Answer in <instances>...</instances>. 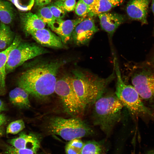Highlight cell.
<instances>
[{"label":"cell","instance_id":"6da1fadb","mask_svg":"<svg viewBox=\"0 0 154 154\" xmlns=\"http://www.w3.org/2000/svg\"><path fill=\"white\" fill-rule=\"evenodd\" d=\"M64 63L62 60L37 63L21 73L18 86L36 98L48 97L54 92L57 73Z\"/></svg>","mask_w":154,"mask_h":154},{"label":"cell","instance_id":"7a4b0ae2","mask_svg":"<svg viewBox=\"0 0 154 154\" xmlns=\"http://www.w3.org/2000/svg\"><path fill=\"white\" fill-rule=\"evenodd\" d=\"M106 78H101L87 70H80L73 71L71 76L73 88L86 108L92 106L106 91L110 84L116 77L114 69Z\"/></svg>","mask_w":154,"mask_h":154},{"label":"cell","instance_id":"3957f363","mask_svg":"<svg viewBox=\"0 0 154 154\" xmlns=\"http://www.w3.org/2000/svg\"><path fill=\"white\" fill-rule=\"evenodd\" d=\"M91 114L93 124L109 134L122 117L124 107L115 93L106 92L94 103Z\"/></svg>","mask_w":154,"mask_h":154},{"label":"cell","instance_id":"277c9868","mask_svg":"<svg viewBox=\"0 0 154 154\" xmlns=\"http://www.w3.org/2000/svg\"><path fill=\"white\" fill-rule=\"evenodd\" d=\"M113 63L117 80L114 92L116 96L134 117L140 118L147 123L151 121L154 122V112L144 103L133 86L124 82L117 59L115 55Z\"/></svg>","mask_w":154,"mask_h":154},{"label":"cell","instance_id":"5b68a950","mask_svg":"<svg viewBox=\"0 0 154 154\" xmlns=\"http://www.w3.org/2000/svg\"><path fill=\"white\" fill-rule=\"evenodd\" d=\"M131 71L132 85L145 105L154 112V64L145 60L135 64Z\"/></svg>","mask_w":154,"mask_h":154},{"label":"cell","instance_id":"8992f818","mask_svg":"<svg viewBox=\"0 0 154 154\" xmlns=\"http://www.w3.org/2000/svg\"><path fill=\"white\" fill-rule=\"evenodd\" d=\"M48 128L51 133L70 141L87 136L94 133L89 125L78 118L66 119L54 117L50 119Z\"/></svg>","mask_w":154,"mask_h":154},{"label":"cell","instance_id":"52a82bcc","mask_svg":"<svg viewBox=\"0 0 154 154\" xmlns=\"http://www.w3.org/2000/svg\"><path fill=\"white\" fill-rule=\"evenodd\" d=\"M54 92L60 99L65 111L73 116L82 114L86 108L75 93L71 76H65L57 80Z\"/></svg>","mask_w":154,"mask_h":154},{"label":"cell","instance_id":"ba28073f","mask_svg":"<svg viewBox=\"0 0 154 154\" xmlns=\"http://www.w3.org/2000/svg\"><path fill=\"white\" fill-rule=\"evenodd\" d=\"M48 52L47 50L39 44L21 42L9 54L6 66L7 74L27 61Z\"/></svg>","mask_w":154,"mask_h":154},{"label":"cell","instance_id":"9c48e42d","mask_svg":"<svg viewBox=\"0 0 154 154\" xmlns=\"http://www.w3.org/2000/svg\"><path fill=\"white\" fill-rule=\"evenodd\" d=\"M98 30L92 17H88L84 19L76 26L71 37L76 45H87Z\"/></svg>","mask_w":154,"mask_h":154},{"label":"cell","instance_id":"30bf717a","mask_svg":"<svg viewBox=\"0 0 154 154\" xmlns=\"http://www.w3.org/2000/svg\"><path fill=\"white\" fill-rule=\"evenodd\" d=\"M84 18L81 17L66 20L56 19L50 27L60 38L63 43L66 44L70 40L76 26Z\"/></svg>","mask_w":154,"mask_h":154},{"label":"cell","instance_id":"8fae6325","mask_svg":"<svg viewBox=\"0 0 154 154\" xmlns=\"http://www.w3.org/2000/svg\"><path fill=\"white\" fill-rule=\"evenodd\" d=\"M151 0H130L126 7V12L129 17L140 22L142 25L147 24V17Z\"/></svg>","mask_w":154,"mask_h":154},{"label":"cell","instance_id":"7c38bea8","mask_svg":"<svg viewBox=\"0 0 154 154\" xmlns=\"http://www.w3.org/2000/svg\"><path fill=\"white\" fill-rule=\"evenodd\" d=\"M30 35L40 45L55 48H64L60 38L50 30L45 28L30 32Z\"/></svg>","mask_w":154,"mask_h":154},{"label":"cell","instance_id":"4fadbf2b","mask_svg":"<svg viewBox=\"0 0 154 154\" xmlns=\"http://www.w3.org/2000/svg\"><path fill=\"white\" fill-rule=\"evenodd\" d=\"M40 139L37 135L32 133L22 132L17 137L9 139L10 145L17 149H29L38 151L40 145Z\"/></svg>","mask_w":154,"mask_h":154},{"label":"cell","instance_id":"5bb4252c","mask_svg":"<svg viewBox=\"0 0 154 154\" xmlns=\"http://www.w3.org/2000/svg\"><path fill=\"white\" fill-rule=\"evenodd\" d=\"M102 29L112 37L118 27L123 22L121 15L112 13L106 12L98 15Z\"/></svg>","mask_w":154,"mask_h":154},{"label":"cell","instance_id":"9a60e30c","mask_svg":"<svg viewBox=\"0 0 154 154\" xmlns=\"http://www.w3.org/2000/svg\"><path fill=\"white\" fill-rule=\"evenodd\" d=\"M21 42L20 37L16 36L12 44L6 49L0 52V72L1 80L0 83V95L4 94L6 92L5 78L7 74L6 66L9 54L11 51Z\"/></svg>","mask_w":154,"mask_h":154},{"label":"cell","instance_id":"2e32d148","mask_svg":"<svg viewBox=\"0 0 154 154\" xmlns=\"http://www.w3.org/2000/svg\"><path fill=\"white\" fill-rule=\"evenodd\" d=\"M21 20L24 30L28 34L32 31L45 28L46 25L36 14L31 12L23 14Z\"/></svg>","mask_w":154,"mask_h":154},{"label":"cell","instance_id":"e0dca14e","mask_svg":"<svg viewBox=\"0 0 154 154\" xmlns=\"http://www.w3.org/2000/svg\"><path fill=\"white\" fill-rule=\"evenodd\" d=\"M29 94L25 90L19 87L10 92L9 100L13 105L19 108H28L31 106Z\"/></svg>","mask_w":154,"mask_h":154},{"label":"cell","instance_id":"ac0fdd59","mask_svg":"<svg viewBox=\"0 0 154 154\" xmlns=\"http://www.w3.org/2000/svg\"><path fill=\"white\" fill-rule=\"evenodd\" d=\"M113 6L108 0H94L89 7V17L98 15L111 10Z\"/></svg>","mask_w":154,"mask_h":154},{"label":"cell","instance_id":"d6986e66","mask_svg":"<svg viewBox=\"0 0 154 154\" xmlns=\"http://www.w3.org/2000/svg\"><path fill=\"white\" fill-rule=\"evenodd\" d=\"M15 37L9 27L3 23L0 24V50H4L13 43Z\"/></svg>","mask_w":154,"mask_h":154},{"label":"cell","instance_id":"ffe728a7","mask_svg":"<svg viewBox=\"0 0 154 154\" xmlns=\"http://www.w3.org/2000/svg\"><path fill=\"white\" fill-rule=\"evenodd\" d=\"M15 17L13 7L9 3L0 0V21L6 25L12 23Z\"/></svg>","mask_w":154,"mask_h":154},{"label":"cell","instance_id":"44dd1931","mask_svg":"<svg viewBox=\"0 0 154 154\" xmlns=\"http://www.w3.org/2000/svg\"><path fill=\"white\" fill-rule=\"evenodd\" d=\"M102 151L100 142L89 141L84 143L80 154H102Z\"/></svg>","mask_w":154,"mask_h":154},{"label":"cell","instance_id":"7402d4cb","mask_svg":"<svg viewBox=\"0 0 154 154\" xmlns=\"http://www.w3.org/2000/svg\"><path fill=\"white\" fill-rule=\"evenodd\" d=\"M37 15L46 25L50 27L55 19L48 6L41 7L38 10Z\"/></svg>","mask_w":154,"mask_h":154},{"label":"cell","instance_id":"603a6c76","mask_svg":"<svg viewBox=\"0 0 154 154\" xmlns=\"http://www.w3.org/2000/svg\"><path fill=\"white\" fill-rule=\"evenodd\" d=\"M84 143L80 139L70 141L66 145V154H80Z\"/></svg>","mask_w":154,"mask_h":154},{"label":"cell","instance_id":"cb8c5ba5","mask_svg":"<svg viewBox=\"0 0 154 154\" xmlns=\"http://www.w3.org/2000/svg\"><path fill=\"white\" fill-rule=\"evenodd\" d=\"M38 151L29 149L15 148L11 145H6L3 149V154H41Z\"/></svg>","mask_w":154,"mask_h":154},{"label":"cell","instance_id":"d4e9b609","mask_svg":"<svg viewBox=\"0 0 154 154\" xmlns=\"http://www.w3.org/2000/svg\"><path fill=\"white\" fill-rule=\"evenodd\" d=\"M48 6L55 19H62L65 17L66 12L62 7L60 0L50 4Z\"/></svg>","mask_w":154,"mask_h":154},{"label":"cell","instance_id":"484cf974","mask_svg":"<svg viewBox=\"0 0 154 154\" xmlns=\"http://www.w3.org/2000/svg\"><path fill=\"white\" fill-rule=\"evenodd\" d=\"M25 127L23 120L20 119L11 122L7 126L6 132L7 134H16L23 130Z\"/></svg>","mask_w":154,"mask_h":154},{"label":"cell","instance_id":"4316f807","mask_svg":"<svg viewBox=\"0 0 154 154\" xmlns=\"http://www.w3.org/2000/svg\"><path fill=\"white\" fill-rule=\"evenodd\" d=\"M19 10L27 11L30 10L35 3V0H9Z\"/></svg>","mask_w":154,"mask_h":154},{"label":"cell","instance_id":"83f0119b","mask_svg":"<svg viewBox=\"0 0 154 154\" xmlns=\"http://www.w3.org/2000/svg\"><path fill=\"white\" fill-rule=\"evenodd\" d=\"M76 15L85 18L89 12V7L82 0H79L75 8Z\"/></svg>","mask_w":154,"mask_h":154},{"label":"cell","instance_id":"f1b7e54d","mask_svg":"<svg viewBox=\"0 0 154 154\" xmlns=\"http://www.w3.org/2000/svg\"><path fill=\"white\" fill-rule=\"evenodd\" d=\"M60 1L62 7L66 12L72 11L75 9L76 4V0H66L64 1Z\"/></svg>","mask_w":154,"mask_h":154},{"label":"cell","instance_id":"f546056e","mask_svg":"<svg viewBox=\"0 0 154 154\" xmlns=\"http://www.w3.org/2000/svg\"><path fill=\"white\" fill-rule=\"evenodd\" d=\"M51 1L52 0H35V5L41 7L49 4Z\"/></svg>","mask_w":154,"mask_h":154},{"label":"cell","instance_id":"4dcf8cb0","mask_svg":"<svg viewBox=\"0 0 154 154\" xmlns=\"http://www.w3.org/2000/svg\"><path fill=\"white\" fill-rule=\"evenodd\" d=\"M112 4L113 7L121 5L125 0H108Z\"/></svg>","mask_w":154,"mask_h":154},{"label":"cell","instance_id":"1f68e13d","mask_svg":"<svg viewBox=\"0 0 154 154\" xmlns=\"http://www.w3.org/2000/svg\"><path fill=\"white\" fill-rule=\"evenodd\" d=\"M7 121L6 116L2 114H0V126L5 124Z\"/></svg>","mask_w":154,"mask_h":154},{"label":"cell","instance_id":"d6a6232c","mask_svg":"<svg viewBox=\"0 0 154 154\" xmlns=\"http://www.w3.org/2000/svg\"><path fill=\"white\" fill-rule=\"evenodd\" d=\"M6 110V106L4 103L0 99V112Z\"/></svg>","mask_w":154,"mask_h":154},{"label":"cell","instance_id":"836d02e7","mask_svg":"<svg viewBox=\"0 0 154 154\" xmlns=\"http://www.w3.org/2000/svg\"><path fill=\"white\" fill-rule=\"evenodd\" d=\"M89 7L93 3L94 0H82Z\"/></svg>","mask_w":154,"mask_h":154},{"label":"cell","instance_id":"e575fe53","mask_svg":"<svg viewBox=\"0 0 154 154\" xmlns=\"http://www.w3.org/2000/svg\"><path fill=\"white\" fill-rule=\"evenodd\" d=\"M151 9L154 16V0H151ZM153 35L154 36V25L153 31Z\"/></svg>","mask_w":154,"mask_h":154},{"label":"cell","instance_id":"d590c367","mask_svg":"<svg viewBox=\"0 0 154 154\" xmlns=\"http://www.w3.org/2000/svg\"><path fill=\"white\" fill-rule=\"evenodd\" d=\"M3 131L2 128L0 127V137L3 134Z\"/></svg>","mask_w":154,"mask_h":154},{"label":"cell","instance_id":"8d00e7d4","mask_svg":"<svg viewBox=\"0 0 154 154\" xmlns=\"http://www.w3.org/2000/svg\"><path fill=\"white\" fill-rule=\"evenodd\" d=\"M1 74L0 72V83L1 82Z\"/></svg>","mask_w":154,"mask_h":154},{"label":"cell","instance_id":"74e56055","mask_svg":"<svg viewBox=\"0 0 154 154\" xmlns=\"http://www.w3.org/2000/svg\"><path fill=\"white\" fill-rule=\"evenodd\" d=\"M149 154H154V153H150Z\"/></svg>","mask_w":154,"mask_h":154},{"label":"cell","instance_id":"f35d334b","mask_svg":"<svg viewBox=\"0 0 154 154\" xmlns=\"http://www.w3.org/2000/svg\"><path fill=\"white\" fill-rule=\"evenodd\" d=\"M59 0L62 1H64L66 0Z\"/></svg>","mask_w":154,"mask_h":154}]
</instances>
